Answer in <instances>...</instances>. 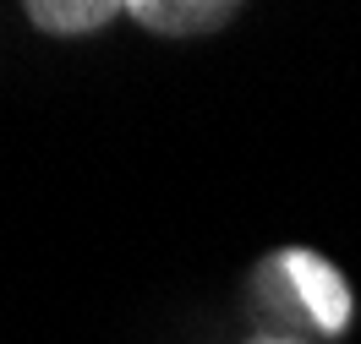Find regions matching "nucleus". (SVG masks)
<instances>
[{"mask_svg":"<svg viewBox=\"0 0 361 344\" xmlns=\"http://www.w3.org/2000/svg\"><path fill=\"white\" fill-rule=\"evenodd\" d=\"M115 17H126L121 0H33V6H27V23L39 27V33H61V39L99 33V27H110Z\"/></svg>","mask_w":361,"mask_h":344,"instance_id":"3","label":"nucleus"},{"mask_svg":"<svg viewBox=\"0 0 361 344\" xmlns=\"http://www.w3.org/2000/svg\"><path fill=\"white\" fill-rule=\"evenodd\" d=\"M269 279L290 290L295 306H301V312H307V317H312L323 333H345V328H350V317H356V295H350V279L339 274L329 257L290 246V252H279V257L269 262Z\"/></svg>","mask_w":361,"mask_h":344,"instance_id":"1","label":"nucleus"},{"mask_svg":"<svg viewBox=\"0 0 361 344\" xmlns=\"http://www.w3.org/2000/svg\"><path fill=\"white\" fill-rule=\"evenodd\" d=\"M247 344H301V339H279V333H257V339H247Z\"/></svg>","mask_w":361,"mask_h":344,"instance_id":"4","label":"nucleus"},{"mask_svg":"<svg viewBox=\"0 0 361 344\" xmlns=\"http://www.w3.org/2000/svg\"><path fill=\"white\" fill-rule=\"evenodd\" d=\"M126 17L159 39H203V33L230 27V17H241V6L235 0H132Z\"/></svg>","mask_w":361,"mask_h":344,"instance_id":"2","label":"nucleus"}]
</instances>
